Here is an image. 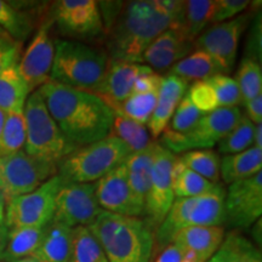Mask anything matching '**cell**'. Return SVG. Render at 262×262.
I'll return each mask as SVG.
<instances>
[{
    "instance_id": "obj_38",
    "label": "cell",
    "mask_w": 262,
    "mask_h": 262,
    "mask_svg": "<svg viewBox=\"0 0 262 262\" xmlns=\"http://www.w3.org/2000/svg\"><path fill=\"white\" fill-rule=\"evenodd\" d=\"M205 80L210 86L219 108L238 107V104L242 103L241 93L234 78L226 74H215Z\"/></svg>"
},
{
    "instance_id": "obj_26",
    "label": "cell",
    "mask_w": 262,
    "mask_h": 262,
    "mask_svg": "<svg viewBox=\"0 0 262 262\" xmlns=\"http://www.w3.org/2000/svg\"><path fill=\"white\" fill-rule=\"evenodd\" d=\"M172 191L176 199L191 198L215 191L220 183H212L201 175L188 169L187 166L176 157L172 165Z\"/></svg>"
},
{
    "instance_id": "obj_4",
    "label": "cell",
    "mask_w": 262,
    "mask_h": 262,
    "mask_svg": "<svg viewBox=\"0 0 262 262\" xmlns=\"http://www.w3.org/2000/svg\"><path fill=\"white\" fill-rule=\"evenodd\" d=\"M107 54L75 40H57L50 80L84 91H93L102 81Z\"/></svg>"
},
{
    "instance_id": "obj_28",
    "label": "cell",
    "mask_w": 262,
    "mask_h": 262,
    "mask_svg": "<svg viewBox=\"0 0 262 262\" xmlns=\"http://www.w3.org/2000/svg\"><path fill=\"white\" fill-rule=\"evenodd\" d=\"M182 78L183 80L198 81L212 77L215 74H221L217 66L211 60V57L204 51L194 50L188 56L180 60L172 67H170L169 73Z\"/></svg>"
},
{
    "instance_id": "obj_19",
    "label": "cell",
    "mask_w": 262,
    "mask_h": 262,
    "mask_svg": "<svg viewBox=\"0 0 262 262\" xmlns=\"http://www.w3.org/2000/svg\"><path fill=\"white\" fill-rule=\"evenodd\" d=\"M188 90V83L172 74L162 77L158 91V101L152 117L147 123V129L153 137H159L168 129L176 107Z\"/></svg>"
},
{
    "instance_id": "obj_44",
    "label": "cell",
    "mask_w": 262,
    "mask_h": 262,
    "mask_svg": "<svg viewBox=\"0 0 262 262\" xmlns=\"http://www.w3.org/2000/svg\"><path fill=\"white\" fill-rule=\"evenodd\" d=\"M160 81H162V75L156 73V72L142 74L136 79L131 94H146L150 93V91H158Z\"/></svg>"
},
{
    "instance_id": "obj_37",
    "label": "cell",
    "mask_w": 262,
    "mask_h": 262,
    "mask_svg": "<svg viewBox=\"0 0 262 262\" xmlns=\"http://www.w3.org/2000/svg\"><path fill=\"white\" fill-rule=\"evenodd\" d=\"M193 51H194L193 42H187L176 48H148L143 54L142 62L148 63V67L152 70L155 68V70L162 71L172 67Z\"/></svg>"
},
{
    "instance_id": "obj_41",
    "label": "cell",
    "mask_w": 262,
    "mask_h": 262,
    "mask_svg": "<svg viewBox=\"0 0 262 262\" xmlns=\"http://www.w3.org/2000/svg\"><path fill=\"white\" fill-rule=\"evenodd\" d=\"M249 6V0H216V8L212 25L222 24V22L233 19L244 12Z\"/></svg>"
},
{
    "instance_id": "obj_34",
    "label": "cell",
    "mask_w": 262,
    "mask_h": 262,
    "mask_svg": "<svg viewBox=\"0 0 262 262\" xmlns=\"http://www.w3.org/2000/svg\"><path fill=\"white\" fill-rule=\"evenodd\" d=\"M26 119L24 112L6 113L2 139H0V156L24 150L26 145Z\"/></svg>"
},
{
    "instance_id": "obj_13",
    "label": "cell",
    "mask_w": 262,
    "mask_h": 262,
    "mask_svg": "<svg viewBox=\"0 0 262 262\" xmlns=\"http://www.w3.org/2000/svg\"><path fill=\"white\" fill-rule=\"evenodd\" d=\"M176 156L158 142L150 172L149 188L145 202V216L152 228H158L171 208L175 195L172 191V165Z\"/></svg>"
},
{
    "instance_id": "obj_21",
    "label": "cell",
    "mask_w": 262,
    "mask_h": 262,
    "mask_svg": "<svg viewBox=\"0 0 262 262\" xmlns=\"http://www.w3.org/2000/svg\"><path fill=\"white\" fill-rule=\"evenodd\" d=\"M73 228L51 221L33 257L40 262H71Z\"/></svg>"
},
{
    "instance_id": "obj_31",
    "label": "cell",
    "mask_w": 262,
    "mask_h": 262,
    "mask_svg": "<svg viewBox=\"0 0 262 262\" xmlns=\"http://www.w3.org/2000/svg\"><path fill=\"white\" fill-rule=\"evenodd\" d=\"M71 262H110L97 239L85 226L73 228Z\"/></svg>"
},
{
    "instance_id": "obj_27",
    "label": "cell",
    "mask_w": 262,
    "mask_h": 262,
    "mask_svg": "<svg viewBox=\"0 0 262 262\" xmlns=\"http://www.w3.org/2000/svg\"><path fill=\"white\" fill-rule=\"evenodd\" d=\"M47 227H21L9 229V238L2 262H14L33 256L44 238Z\"/></svg>"
},
{
    "instance_id": "obj_18",
    "label": "cell",
    "mask_w": 262,
    "mask_h": 262,
    "mask_svg": "<svg viewBox=\"0 0 262 262\" xmlns=\"http://www.w3.org/2000/svg\"><path fill=\"white\" fill-rule=\"evenodd\" d=\"M150 72L155 71L148 66L110 60L103 79L93 94L100 97L113 112L114 108L125 101L133 93L134 84L137 78Z\"/></svg>"
},
{
    "instance_id": "obj_43",
    "label": "cell",
    "mask_w": 262,
    "mask_h": 262,
    "mask_svg": "<svg viewBox=\"0 0 262 262\" xmlns=\"http://www.w3.org/2000/svg\"><path fill=\"white\" fill-rule=\"evenodd\" d=\"M156 262H199V260L183 248L170 243L166 247H164Z\"/></svg>"
},
{
    "instance_id": "obj_46",
    "label": "cell",
    "mask_w": 262,
    "mask_h": 262,
    "mask_svg": "<svg viewBox=\"0 0 262 262\" xmlns=\"http://www.w3.org/2000/svg\"><path fill=\"white\" fill-rule=\"evenodd\" d=\"M8 238H9V228L6 227V225L0 226V262L3 260V255L6 249V244H8Z\"/></svg>"
},
{
    "instance_id": "obj_52",
    "label": "cell",
    "mask_w": 262,
    "mask_h": 262,
    "mask_svg": "<svg viewBox=\"0 0 262 262\" xmlns=\"http://www.w3.org/2000/svg\"><path fill=\"white\" fill-rule=\"evenodd\" d=\"M4 41H8V40H2V39H0V44H3Z\"/></svg>"
},
{
    "instance_id": "obj_35",
    "label": "cell",
    "mask_w": 262,
    "mask_h": 262,
    "mask_svg": "<svg viewBox=\"0 0 262 262\" xmlns=\"http://www.w3.org/2000/svg\"><path fill=\"white\" fill-rule=\"evenodd\" d=\"M239 93H241L242 104L249 102L253 98L262 95V68L261 63L244 57L239 64L237 78Z\"/></svg>"
},
{
    "instance_id": "obj_24",
    "label": "cell",
    "mask_w": 262,
    "mask_h": 262,
    "mask_svg": "<svg viewBox=\"0 0 262 262\" xmlns=\"http://www.w3.org/2000/svg\"><path fill=\"white\" fill-rule=\"evenodd\" d=\"M206 262H262V256L260 249L245 235L231 231L225 234L220 247Z\"/></svg>"
},
{
    "instance_id": "obj_22",
    "label": "cell",
    "mask_w": 262,
    "mask_h": 262,
    "mask_svg": "<svg viewBox=\"0 0 262 262\" xmlns=\"http://www.w3.org/2000/svg\"><path fill=\"white\" fill-rule=\"evenodd\" d=\"M157 145L158 142L152 141L145 149L131 153L124 162L131 188L143 204L146 202L147 192L149 188L150 172H152Z\"/></svg>"
},
{
    "instance_id": "obj_10",
    "label": "cell",
    "mask_w": 262,
    "mask_h": 262,
    "mask_svg": "<svg viewBox=\"0 0 262 262\" xmlns=\"http://www.w3.org/2000/svg\"><path fill=\"white\" fill-rule=\"evenodd\" d=\"M60 186L61 179L55 175L35 191L6 202L4 221L6 227L9 229L47 227L54 217L55 199Z\"/></svg>"
},
{
    "instance_id": "obj_30",
    "label": "cell",
    "mask_w": 262,
    "mask_h": 262,
    "mask_svg": "<svg viewBox=\"0 0 262 262\" xmlns=\"http://www.w3.org/2000/svg\"><path fill=\"white\" fill-rule=\"evenodd\" d=\"M215 8L216 0L185 2V27L189 41H194L209 25H212Z\"/></svg>"
},
{
    "instance_id": "obj_23",
    "label": "cell",
    "mask_w": 262,
    "mask_h": 262,
    "mask_svg": "<svg viewBox=\"0 0 262 262\" xmlns=\"http://www.w3.org/2000/svg\"><path fill=\"white\" fill-rule=\"evenodd\" d=\"M262 169V149L256 147L244 150L242 153L224 156L220 162V179L226 185L249 179L256 175Z\"/></svg>"
},
{
    "instance_id": "obj_40",
    "label": "cell",
    "mask_w": 262,
    "mask_h": 262,
    "mask_svg": "<svg viewBox=\"0 0 262 262\" xmlns=\"http://www.w3.org/2000/svg\"><path fill=\"white\" fill-rule=\"evenodd\" d=\"M203 113L193 104L188 94L186 93L182 100L180 101L179 106L176 107L175 112H173V116L170 120L171 126L169 130L178 134L186 133L201 119Z\"/></svg>"
},
{
    "instance_id": "obj_6",
    "label": "cell",
    "mask_w": 262,
    "mask_h": 262,
    "mask_svg": "<svg viewBox=\"0 0 262 262\" xmlns=\"http://www.w3.org/2000/svg\"><path fill=\"white\" fill-rule=\"evenodd\" d=\"M24 114L27 130L24 150L28 156L57 165L75 149L52 119L38 90L28 96Z\"/></svg>"
},
{
    "instance_id": "obj_36",
    "label": "cell",
    "mask_w": 262,
    "mask_h": 262,
    "mask_svg": "<svg viewBox=\"0 0 262 262\" xmlns=\"http://www.w3.org/2000/svg\"><path fill=\"white\" fill-rule=\"evenodd\" d=\"M255 125L248 117L243 114L237 125L217 143L219 153L224 156H231L242 153L253 147Z\"/></svg>"
},
{
    "instance_id": "obj_50",
    "label": "cell",
    "mask_w": 262,
    "mask_h": 262,
    "mask_svg": "<svg viewBox=\"0 0 262 262\" xmlns=\"http://www.w3.org/2000/svg\"><path fill=\"white\" fill-rule=\"evenodd\" d=\"M0 39H2V40H8V41H15V40H12L11 38L9 37V34L8 33H6L4 29H3L2 27H0Z\"/></svg>"
},
{
    "instance_id": "obj_39",
    "label": "cell",
    "mask_w": 262,
    "mask_h": 262,
    "mask_svg": "<svg viewBox=\"0 0 262 262\" xmlns=\"http://www.w3.org/2000/svg\"><path fill=\"white\" fill-rule=\"evenodd\" d=\"M0 27L8 33L12 40H22L28 35L31 26L25 16L8 2L0 0Z\"/></svg>"
},
{
    "instance_id": "obj_7",
    "label": "cell",
    "mask_w": 262,
    "mask_h": 262,
    "mask_svg": "<svg viewBox=\"0 0 262 262\" xmlns=\"http://www.w3.org/2000/svg\"><path fill=\"white\" fill-rule=\"evenodd\" d=\"M224 186L215 191L191 198L175 199L164 221L157 228L155 241L159 247L171 243L173 234L180 229L194 226H222L225 224Z\"/></svg>"
},
{
    "instance_id": "obj_48",
    "label": "cell",
    "mask_w": 262,
    "mask_h": 262,
    "mask_svg": "<svg viewBox=\"0 0 262 262\" xmlns=\"http://www.w3.org/2000/svg\"><path fill=\"white\" fill-rule=\"evenodd\" d=\"M5 199L4 196H3L2 192H0V226L4 225V221H5Z\"/></svg>"
},
{
    "instance_id": "obj_17",
    "label": "cell",
    "mask_w": 262,
    "mask_h": 262,
    "mask_svg": "<svg viewBox=\"0 0 262 262\" xmlns=\"http://www.w3.org/2000/svg\"><path fill=\"white\" fill-rule=\"evenodd\" d=\"M50 25L39 28L17 64L19 74L31 94L50 80L55 56V44L49 33Z\"/></svg>"
},
{
    "instance_id": "obj_5",
    "label": "cell",
    "mask_w": 262,
    "mask_h": 262,
    "mask_svg": "<svg viewBox=\"0 0 262 262\" xmlns=\"http://www.w3.org/2000/svg\"><path fill=\"white\" fill-rule=\"evenodd\" d=\"M131 155L127 146L113 135L74 149L57 164L62 182L95 183Z\"/></svg>"
},
{
    "instance_id": "obj_47",
    "label": "cell",
    "mask_w": 262,
    "mask_h": 262,
    "mask_svg": "<svg viewBox=\"0 0 262 262\" xmlns=\"http://www.w3.org/2000/svg\"><path fill=\"white\" fill-rule=\"evenodd\" d=\"M253 147H256V148H258V149H262V124H257V125H255Z\"/></svg>"
},
{
    "instance_id": "obj_33",
    "label": "cell",
    "mask_w": 262,
    "mask_h": 262,
    "mask_svg": "<svg viewBox=\"0 0 262 262\" xmlns=\"http://www.w3.org/2000/svg\"><path fill=\"white\" fill-rule=\"evenodd\" d=\"M180 160L188 169L212 183L220 182V162L217 152L212 149H196L182 153Z\"/></svg>"
},
{
    "instance_id": "obj_12",
    "label": "cell",
    "mask_w": 262,
    "mask_h": 262,
    "mask_svg": "<svg viewBox=\"0 0 262 262\" xmlns=\"http://www.w3.org/2000/svg\"><path fill=\"white\" fill-rule=\"evenodd\" d=\"M103 210L95 194V183L62 182L55 199L52 221L71 228L90 226Z\"/></svg>"
},
{
    "instance_id": "obj_11",
    "label": "cell",
    "mask_w": 262,
    "mask_h": 262,
    "mask_svg": "<svg viewBox=\"0 0 262 262\" xmlns=\"http://www.w3.org/2000/svg\"><path fill=\"white\" fill-rule=\"evenodd\" d=\"M251 14L239 15L233 19L212 25L193 41L194 50L204 51L217 66L221 74L231 73L237 61L241 37L250 24Z\"/></svg>"
},
{
    "instance_id": "obj_25",
    "label": "cell",
    "mask_w": 262,
    "mask_h": 262,
    "mask_svg": "<svg viewBox=\"0 0 262 262\" xmlns=\"http://www.w3.org/2000/svg\"><path fill=\"white\" fill-rule=\"evenodd\" d=\"M31 93L19 74L17 64L0 73V110L4 112H24Z\"/></svg>"
},
{
    "instance_id": "obj_45",
    "label": "cell",
    "mask_w": 262,
    "mask_h": 262,
    "mask_svg": "<svg viewBox=\"0 0 262 262\" xmlns=\"http://www.w3.org/2000/svg\"><path fill=\"white\" fill-rule=\"evenodd\" d=\"M245 116L250 120L254 125L262 124V95H258L257 97L253 98L249 102L244 103Z\"/></svg>"
},
{
    "instance_id": "obj_2",
    "label": "cell",
    "mask_w": 262,
    "mask_h": 262,
    "mask_svg": "<svg viewBox=\"0 0 262 262\" xmlns=\"http://www.w3.org/2000/svg\"><path fill=\"white\" fill-rule=\"evenodd\" d=\"M38 91L52 119L75 149L110 135L114 113L96 95L54 80Z\"/></svg>"
},
{
    "instance_id": "obj_9",
    "label": "cell",
    "mask_w": 262,
    "mask_h": 262,
    "mask_svg": "<svg viewBox=\"0 0 262 262\" xmlns=\"http://www.w3.org/2000/svg\"><path fill=\"white\" fill-rule=\"evenodd\" d=\"M57 175V165L28 156L25 150L0 156V192L5 202L27 194Z\"/></svg>"
},
{
    "instance_id": "obj_14",
    "label": "cell",
    "mask_w": 262,
    "mask_h": 262,
    "mask_svg": "<svg viewBox=\"0 0 262 262\" xmlns=\"http://www.w3.org/2000/svg\"><path fill=\"white\" fill-rule=\"evenodd\" d=\"M262 214V171L229 185L225 198V222L234 228H248Z\"/></svg>"
},
{
    "instance_id": "obj_42",
    "label": "cell",
    "mask_w": 262,
    "mask_h": 262,
    "mask_svg": "<svg viewBox=\"0 0 262 262\" xmlns=\"http://www.w3.org/2000/svg\"><path fill=\"white\" fill-rule=\"evenodd\" d=\"M257 15V14H256ZM261 14L255 16V21L249 31L245 57L261 63Z\"/></svg>"
},
{
    "instance_id": "obj_32",
    "label": "cell",
    "mask_w": 262,
    "mask_h": 262,
    "mask_svg": "<svg viewBox=\"0 0 262 262\" xmlns=\"http://www.w3.org/2000/svg\"><path fill=\"white\" fill-rule=\"evenodd\" d=\"M159 91V90H158ZM158 91H150L146 94H131L125 101L113 110L114 114H122L131 120L147 126L152 117L158 101Z\"/></svg>"
},
{
    "instance_id": "obj_29",
    "label": "cell",
    "mask_w": 262,
    "mask_h": 262,
    "mask_svg": "<svg viewBox=\"0 0 262 262\" xmlns=\"http://www.w3.org/2000/svg\"><path fill=\"white\" fill-rule=\"evenodd\" d=\"M110 134L122 140L131 153L145 149L152 142L149 137V131L146 125L131 120L122 114H114Z\"/></svg>"
},
{
    "instance_id": "obj_3",
    "label": "cell",
    "mask_w": 262,
    "mask_h": 262,
    "mask_svg": "<svg viewBox=\"0 0 262 262\" xmlns=\"http://www.w3.org/2000/svg\"><path fill=\"white\" fill-rule=\"evenodd\" d=\"M88 228L110 262H150L155 232L146 220L102 211Z\"/></svg>"
},
{
    "instance_id": "obj_20",
    "label": "cell",
    "mask_w": 262,
    "mask_h": 262,
    "mask_svg": "<svg viewBox=\"0 0 262 262\" xmlns=\"http://www.w3.org/2000/svg\"><path fill=\"white\" fill-rule=\"evenodd\" d=\"M225 234L222 226H194L176 232L171 243L192 253L199 262H206L220 247Z\"/></svg>"
},
{
    "instance_id": "obj_8",
    "label": "cell",
    "mask_w": 262,
    "mask_h": 262,
    "mask_svg": "<svg viewBox=\"0 0 262 262\" xmlns=\"http://www.w3.org/2000/svg\"><path fill=\"white\" fill-rule=\"evenodd\" d=\"M241 108H219L203 114L191 129L183 134L166 129L160 139V145L173 153H186L196 149H211L237 125L241 120Z\"/></svg>"
},
{
    "instance_id": "obj_15",
    "label": "cell",
    "mask_w": 262,
    "mask_h": 262,
    "mask_svg": "<svg viewBox=\"0 0 262 262\" xmlns=\"http://www.w3.org/2000/svg\"><path fill=\"white\" fill-rule=\"evenodd\" d=\"M52 19L71 37L88 39L101 35L104 25L95 0H60L52 5Z\"/></svg>"
},
{
    "instance_id": "obj_1",
    "label": "cell",
    "mask_w": 262,
    "mask_h": 262,
    "mask_svg": "<svg viewBox=\"0 0 262 262\" xmlns=\"http://www.w3.org/2000/svg\"><path fill=\"white\" fill-rule=\"evenodd\" d=\"M181 25H185V2H130L110 27L108 51L112 60L141 63L147 48L160 33Z\"/></svg>"
},
{
    "instance_id": "obj_16",
    "label": "cell",
    "mask_w": 262,
    "mask_h": 262,
    "mask_svg": "<svg viewBox=\"0 0 262 262\" xmlns=\"http://www.w3.org/2000/svg\"><path fill=\"white\" fill-rule=\"evenodd\" d=\"M95 194L103 211L131 217L145 215V204L131 188L124 163L95 182Z\"/></svg>"
},
{
    "instance_id": "obj_51",
    "label": "cell",
    "mask_w": 262,
    "mask_h": 262,
    "mask_svg": "<svg viewBox=\"0 0 262 262\" xmlns=\"http://www.w3.org/2000/svg\"><path fill=\"white\" fill-rule=\"evenodd\" d=\"M14 262H40V261H38L37 258H34L33 256H29V257L21 258V260H17V261H14Z\"/></svg>"
},
{
    "instance_id": "obj_49",
    "label": "cell",
    "mask_w": 262,
    "mask_h": 262,
    "mask_svg": "<svg viewBox=\"0 0 262 262\" xmlns=\"http://www.w3.org/2000/svg\"><path fill=\"white\" fill-rule=\"evenodd\" d=\"M5 119H6V112H4V111H2V110H0V139H2L3 127H4Z\"/></svg>"
}]
</instances>
